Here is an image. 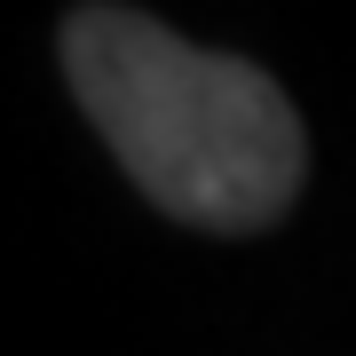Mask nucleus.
I'll return each mask as SVG.
<instances>
[{"label": "nucleus", "instance_id": "obj_1", "mask_svg": "<svg viewBox=\"0 0 356 356\" xmlns=\"http://www.w3.org/2000/svg\"><path fill=\"white\" fill-rule=\"evenodd\" d=\"M56 56L79 119L166 222L261 238L301 206L309 127L254 56L198 48L127 0L64 8Z\"/></svg>", "mask_w": 356, "mask_h": 356}]
</instances>
